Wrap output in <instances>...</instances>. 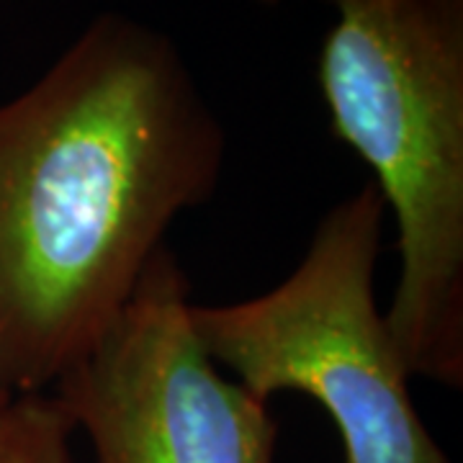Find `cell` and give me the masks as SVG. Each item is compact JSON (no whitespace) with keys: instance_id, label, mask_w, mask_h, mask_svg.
<instances>
[{"instance_id":"6da1fadb","label":"cell","mask_w":463,"mask_h":463,"mask_svg":"<svg viewBox=\"0 0 463 463\" xmlns=\"http://www.w3.org/2000/svg\"><path fill=\"white\" fill-rule=\"evenodd\" d=\"M227 132L178 44L106 11L0 103V386L52 389L214 196Z\"/></svg>"},{"instance_id":"7a4b0ae2","label":"cell","mask_w":463,"mask_h":463,"mask_svg":"<svg viewBox=\"0 0 463 463\" xmlns=\"http://www.w3.org/2000/svg\"><path fill=\"white\" fill-rule=\"evenodd\" d=\"M317 80L332 134L397 224L383 312L410 376L463 389V0H332Z\"/></svg>"},{"instance_id":"3957f363","label":"cell","mask_w":463,"mask_h":463,"mask_svg":"<svg viewBox=\"0 0 463 463\" xmlns=\"http://www.w3.org/2000/svg\"><path fill=\"white\" fill-rule=\"evenodd\" d=\"M386 203L368 181L335 203L270 291L196 304L206 353L255 397L297 392L330 414L343 463H453L417 412L376 297Z\"/></svg>"},{"instance_id":"277c9868","label":"cell","mask_w":463,"mask_h":463,"mask_svg":"<svg viewBox=\"0 0 463 463\" xmlns=\"http://www.w3.org/2000/svg\"><path fill=\"white\" fill-rule=\"evenodd\" d=\"M185 270L163 248L99 343L52 394L96 463H276L279 420L196 335Z\"/></svg>"},{"instance_id":"5b68a950","label":"cell","mask_w":463,"mask_h":463,"mask_svg":"<svg viewBox=\"0 0 463 463\" xmlns=\"http://www.w3.org/2000/svg\"><path fill=\"white\" fill-rule=\"evenodd\" d=\"M75 432L54 394H14L0 404V463H75Z\"/></svg>"},{"instance_id":"8992f818","label":"cell","mask_w":463,"mask_h":463,"mask_svg":"<svg viewBox=\"0 0 463 463\" xmlns=\"http://www.w3.org/2000/svg\"><path fill=\"white\" fill-rule=\"evenodd\" d=\"M11 397H14V394H11V392H5V389L0 386V404H3V402H8Z\"/></svg>"},{"instance_id":"52a82bcc","label":"cell","mask_w":463,"mask_h":463,"mask_svg":"<svg viewBox=\"0 0 463 463\" xmlns=\"http://www.w3.org/2000/svg\"><path fill=\"white\" fill-rule=\"evenodd\" d=\"M252 3H258V5H279L281 0H252Z\"/></svg>"}]
</instances>
